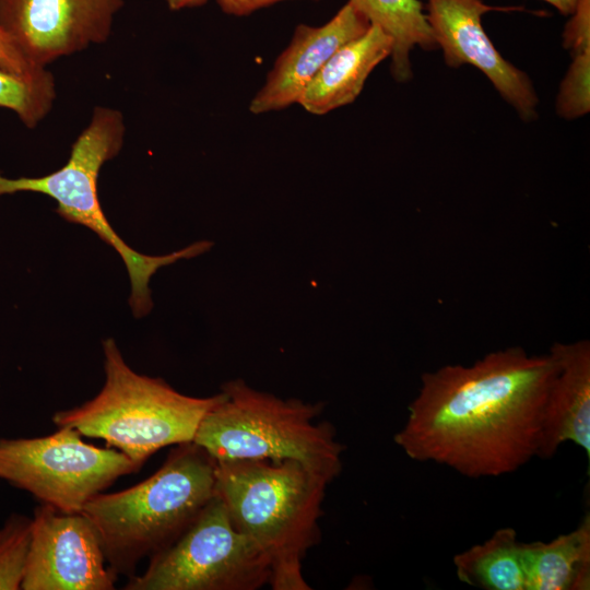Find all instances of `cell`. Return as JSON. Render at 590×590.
Here are the masks:
<instances>
[{
	"label": "cell",
	"instance_id": "6da1fadb",
	"mask_svg": "<svg viewBox=\"0 0 590 590\" xmlns=\"http://www.w3.org/2000/svg\"><path fill=\"white\" fill-rule=\"evenodd\" d=\"M556 369L551 352L535 356L509 347L470 366L426 373L393 440L412 460L446 465L467 477L515 472L538 455Z\"/></svg>",
	"mask_w": 590,
	"mask_h": 590
},
{
	"label": "cell",
	"instance_id": "7a4b0ae2",
	"mask_svg": "<svg viewBox=\"0 0 590 590\" xmlns=\"http://www.w3.org/2000/svg\"><path fill=\"white\" fill-rule=\"evenodd\" d=\"M330 483L294 460L216 462L215 493L234 524L266 553L273 590H310L303 560L320 539Z\"/></svg>",
	"mask_w": 590,
	"mask_h": 590
},
{
	"label": "cell",
	"instance_id": "3957f363",
	"mask_svg": "<svg viewBox=\"0 0 590 590\" xmlns=\"http://www.w3.org/2000/svg\"><path fill=\"white\" fill-rule=\"evenodd\" d=\"M216 462L197 444L174 446L162 467L142 482L98 493L82 508L95 526L106 563L132 577L144 557L174 543L215 495Z\"/></svg>",
	"mask_w": 590,
	"mask_h": 590
},
{
	"label": "cell",
	"instance_id": "277c9868",
	"mask_svg": "<svg viewBox=\"0 0 590 590\" xmlns=\"http://www.w3.org/2000/svg\"><path fill=\"white\" fill-rule=\"evenodd\" d=\"M322 403L281 399L241 379L222 386L192 442L215 462L294 460L331 483L342 470L344 446L328 422L316 423Z\"/></svg>",
	"mask_w": 590,
	"mask_h": 590
},
{
	"label": "cell",
	"instance_id": "5b68a950",
	"mask_svg": "<svg viewBox=\"0 0 590 590\" xmlns=\"http://www.w3.org/2000/svg\"><path fill=\"white\" fill-rule=\"evenodd\" d=\"M105 384L83 404L52 415L57 427L101 438L139 468L157 450L191 442L220 393L196 398L175 390L162 378L132 370L114 339L103 341Z\"/></svg>",
	"mask_w": 590,
	"mask_h": 590
},
{
	"label": "cell",
	"instance_id": "8992f818",
	"mask_svg": "<svg viewBox=\"0 0 590 590\" xmlns=\"http://www.w3.org/2000/svg\"><path fill=\"white\" fill-rule=\"evenodd\" d=\"M125 133L122 114L97 106L61 168L42 177L12 179L0 174V196L22 191L46 194L57 202L56 212L62 219L87 227L111 246L127 268L131 283L129 305L140 318L153 307L149 282L155 272L178 260L204 253L213 244L202 240L167 255L149 256L131 248L111 227L98 199L97 180L102 166L119 154Z\"/></svg>",
	"mask_w": 590,
	"mask_h": 590
},
{
	"label": "cell",
	"instance_id": "52a82bcc",
	"mask_svg": "<svg viewBox=\"0 0 590 590\" xmlns=\"http://www.w3.org/2000/svg\"><path fill=\"white\" fill-rule=\"evenodd\" d=\"M149 558L125 590H257L272 576L266 553L234 524L216 493L174 543Z\"/></svg>",
	"mask_w": 590,
	"mask_h": 590
},
{
	"label": "cell",
	"instance_id": "ba28073f",
	"mask_svg": "<svg viewBox=\"0 0 590 590\" xmlns=\"http://www.w3.org/2000/svg\"><path fill=\"white\" fill-rule=\"evenodd\" d=\"M34 438H0V480L40 504L74 514L120 476L140 468L119 450L82 440L71 427Z\"/></svg>",
	"mask_w": 590,
	"mask_h": 590
},
{
	"label": "cell",
	"instance_id": "9c48e42d",
	"mask_svg": "<svg viewBox=\"0 0 590 590\" xmlns=\"http://www.w3.org/2000/svg\"><path fill=\"white\" fill-rule=\"evenodd\" d=\"M116 579L84 514L35 508L22 590H113Z\"/></svg>",
	"mask_w": 590,
	"mask_h": 590
},
{
	"label": "cell",
	"instance_id": "30bf717a",
	"mask_svg": "<svg viewBox=\"0 0 590 590\" xmlns=\"http://www.w3.org/2000/svg\"><path fill=\"white\" fill-rule=\"evenodd\" d=\"M123 0H0V27L38 69L108 40Z\"/></svg>",
	"mask_w": 590,
	"mask_h": 590
},
{
	"label": "cell",
	"instance_id": "8fae6325",
	"mask_svg": "<svg viewBox=\"0 0 590 590\" xmlns=\"http://www.w3.org/2000/svg\"><path fill=\"white\" fill-rule=\"evenodd\" d=\"M518 8L492 7L482 0H427L426 20L450 68L479 69L524 121L538 117L539 97L526 72L507 61L487 36L482 16L491 11Z\"/></svg>",
	"mask_w": 590,
	"mask_h": 590
},
{
	"label": "cell",
	"instance_id": "7c38bea8",
	"mask_svg": "<svg viewBox=\"0 0 590 590\" xmlns=\"http://www.w3.org/2000/svg\"><path fill=\"white\" fill-rule=\"evenodd\" d=\"M370 25L367 16L349 0L321 26L298 24L290 45L276 58L266 83L251 99L249 110L259 115L298 104L308 83L330 57L365 34Z\"/></svg>",
	"mask_w": 590,
	"mask_h": 590
},
{
	"label": "cell",
	"instance_id": "4fadbf2b",
	"mask_svg": "<svg viewBox=\"0 0 590 590\" xmlns=\"http://www.w3.org/2000/svg\"><path fill=\"white\" fill-rule=\"evenodd\" d=\"M557 369L545 399L538 457L550 459L570 441L590 458V342L554 343Z\"/></svg>",
	"mask_w": 590,
	"mask_h": 590
},
{
	"label": "cell",
	"instance_id": "5bb4252c",
	"mask_svg": "<svg viewBox=\"0 0 590 590\" xmlns=\"http://www.w3.org/2000/svg\"><path fill=\"white\" fill-rule=\"evenodd\" d=\"M392 39L370 25L358 38L339 48L304 90L298 104L308 113L324 115L353 103L371 71L392 51Z\"/></svg>",
	"mask_w": 590,
	"mask_h": 590
},
{
	"label": "cell",
	"instance_id": "9a60e30c",
	"mask_svg": "<svg viewBox=\"0 0 590 590\" xmlns=\"http://www.w3.org/2000/svg\"><path fill=\"white\" fill-rule=\"evenodd\" d=\"M527 590L590 588V516L550 542H522Z\"/></svg>",
	"mask_w": 590,
	"mask_h": 590
},
{
	"label": "cell",
	"instance_id": "2e32d148",
	"mask_svg": "<svg viewBox=\"0 0 590 590\" xmlns=\"http://www.w3.org/2000/svg\"><path fill=\"white\" fill-rule=\"evenodd\" d=\"M367 16L371 25L379 26L392 39L390 71L396 81L404 83L412 78L411 51L420 46L436 48L433 33L420 0H349Z\"/></svg>",
	"mask_w": 590,
	"mask_h": 590
},
{
	"label": "cell",
	"instance_id": "e0dca14e",
	"mask_svg": "<svg viewBox=\"0 0 590 590\" xmlns=\"http://www.w3.org/2000/svg\"><path fill=\"white\" fill-rule=\"evenodd\" d=\"M461 582L484 590H527L522 542L512 528L497 530L488 540L455 555Z\"/></svg>",
	"mask_w": 590,
	"mask_h": 590
},
{
	"label": "cell",
	"instance_id": "ac0fdd59",
	"mask_svg": "<svg viewBox=\"0 0 590 590\" xmlns=\"http://www.w3.org/2000/svg\"><path fill=\"white\" fill-rule=\"evenodd\" d=\"M55 98V79L47 69L34 76L0 69V107L13 110L25 127L35 128L48 115Z\"/></svg>",
	"mask_w": 590,
	"mask_h": 590
},
{
	"label": "cell",
	"instance_id": "d6986e66",
	"mask_svg": "<svg viewBox=\"0 0 590 590\" xmlns=\"http://www.w3.org/2000/svg\"><path fill=\"white\" fill-rule=\"evenodd\" d=\"M32 534V518L12 514L0 528V590L21 589Z\"/></svg>",
	"mask_w": 590,
	"mask_h": 590
},
{
	"label": "cell",
	"instance_id": "ffe728a7",
	"mask_svg": "<svg viewBox=\"0 0 590 590\" xmlns=\"http://www.w3.org/2000/svg\"><path fill=\"white\" fill-rule=\"evenodd\" d=\"M556 113L573 120L590 110V52L575 55L560 82L556 97Z\"/></svg>",
	"mask_w": 590,
	"mask_h": 590
},
{
	"label": "cell",
	"instance_id": "44dd1931",
	"mask_svg": "<svg viewBox=\"0 0 590 590\" xmlns=\"http://www.w3.org/2000/svg\"><path fill=\"white\" fill-rule=\"evenodd\" d=\"M563 46L573 56L590 52V0H578L563 32Z\"/></svg>",
	"mask_w": 590,
	"mask_h": 590
},
{
	"label": "cell",
	"instance_id": "7402d4cb",
	"mask_svg": "<svg viewBox=\"0 0 590 590\" xmlns=\"http://www.w3.org/2000/svg\"><path fill=\"white\" fill-rule=\"evenodd\" d=\"M0 69L21 76H34L46 69L32 66L0 27Z\"/></svg>",
	"mask_w": 590,
	"mask_h": 590
},
{
	"label": "cell",
	"instance_id": "603a6c76",
	"mask_svg": "<svg viewBox=\"0 0 590 590\" xmlns=\"http://www.w3.org/2000/svg\"><path fill=\"white\" fill-rule=\"evenodd\" d=\"M281 1L285 0H216L219 7L224 13L235 16L248 15L259 9Z\"/></svg>",
	"mask_w": 590,
	"mask_h": 590
},
{
	"label": "cell",
	"instance_id": "cb8c5ba5",
	"mask_svg": "<svg viewBox=\"0 0 590 590\" xmlns=\"http://www.w3.org/2000/svg\"><path fill=\"white\" fill-rule=\"evenodd\" d=\"M553 5L560 14L570 15L577 4L578 0H543Z\"/></svg>",
	"mask_w": 590,
	"mask_h": 590
},
{
	"label": "cell",
	"instance_id": "d4e9b609",
	"mask_svg": "<svg viewBox=\"0 0 590 590\" xmlns=\"http://www.w3.org/2000/svg\"><path fill=\"white\" fill-rule=\"evenodd\" d=\"M165 1L170 10L177 11L185 8H194V7L203 5L209 0H165Z\"/></svg>",
	"mask_w": 590,
	"mask_h": 590
}]
</instances>
